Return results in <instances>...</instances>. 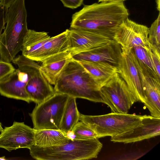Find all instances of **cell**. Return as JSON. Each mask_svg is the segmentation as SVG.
<instances>
[{
	"label": "cell",
	"mask_w": 160,
	"mask_h": 160,
	"mask_svg": "<svg viewBox=\"0 0 160 160\" xmlns=\"http://www.w3.org/2000/svg\"><path fill=\"white\" fill-rule=\"evenodd\" d=\"M129 13L123 2H103L85 5L73 14L70 28L85 30L114 40L115 34Z\"/></svg>",
	"instance_id": "obj_1"
},
{
	"label": "cell",
	"mask_w": 160,
	"mask_h": 160,
	"mask_svg": "<svg viewBox=\"0 0 160 160\" xmlns=\"http://www.w3.org/2000/svg\"><path fill=\"white\" fill-rule=\"evenodd\" d=\"M54 88L55 92L103 103L100 87L80 63L72 58L58 76Z\"/></svg>",
	"instance_id": "obj_2"
},
{
	"label": "cell",
	"mask_w": 160,
	"mask_h": 160,
	"mask_svg": "<svg viewBox=\"0 0 160 160\" xmlns=\"http://www.w3.org/2000/svg\"><path fill=\"white\" fill-rule=\"evenodd\" d=\"M25 0H15L8 9L7 24L0 38L1 60L10 62L21 51L28 29Z\"/></svg>",
	"instance_id": "obj_3"
},
{
	"label": "cell",
	"mask_w": 160,
	"mask_h": 160,
	"mask_svg": "<svg viewBox=\"0 0 160 160\" xmlns=\"http://www.w3.org/2000/svg\"><path fill=\"white\" fill-rule=\"evenodd\" d=\"M102 147L98 138L69 140L65 144L50 147L32 145V158L38 160H81L96 158Z\"/></svg>",
	"instance_id": "obj_4"
},
{
	"label": "cell",
	"mask_w": 160,
	"mask_h": 160,
	"mask_svg": "<svg viewBox=\"0 0 160 160\" xmlns=\"http://www.w3.org/2000/svg\"><path fill=\"white\" fill-rule=\"evenodd\" d=\"M144 115L112 112L100 115L80 114V120L88 125L98 138L116 136L139 125Z\"/></svg>",
	"instance_id": "obj_5"
},
{
	"label": "cell",
	"mask_w": 160,
	"mask_h": 160,
	"mask_svg": "<svg viewBox=\"0 0 160 160\" xmlns=\"http://www.w3.org/2000/svg\"><path fill=\"white\" fill-rule=\"evenodd\" d=\"M12 62L28 75L26 90L30 101L38 104L54 94V88L40 71V66L34 61L21 55L16 57Z\"/></svg>",
	"instance_id": "obj_6"
},
{
	"label": "cell",
	"mask_w": 160,
	"mask_h": 160,
	"mask_svg": "<svg viewBox=\"0 0 160 160\" xmlns=\"http://www.w3.org/2000/svg\"><path fill=\"white\" fill-rule=\"evenodd\" d=\"M69 96L55 92L35 107L30 114L35 129L60 130L64 110Z\"/></svg>",
	"instance_id": "obj_7"
},
{
	"label": "cell",
	"mask_w": 160,
	"mask_h": 160,
	"mask_svg": "<svg viewBox=\"0 0 160 160\" xmlns=\"http://www.w3.org/2000/svg\"><path fill=\"white\" fill-rule=\"evenodd\" d=\"M100 91L103 103L112 112L127 113L133 103L138 101L118 72L101 88Z\"/></svg>",
	"instance_id": "obj_8"
},
{
	"label": "cell",
	"mask_w": 160,
	"mask_h": 160,
	"mask_svg": "<svg viewBox=\"0 0 160 160\" xmlns=\"http://www.w3.org/2000/svg\"><path fill=\"white\" fill-rule=\"evenodd\" d=\"M149 28L127 18L117 31L114 40L121 46L122 52L128 54L134 47H141L149 51Z\"/></svg>",
	"instance_id": "obj_9"
},
{
	"label": "cell",
	"mask_w": 160,
	"mask_h": 160,
	"mask_svg": "<svg viewBox=\"0 0 160 160\" xmlns=\"http://www.w3.org/2000/svg\"><path fill=\"white\" fill-rule=\"evenodd\" d=\"M135 60L140 77L144 96L145 106L151 115L160 118V78L156 73Z\"/></svg>",
	"instance_id": "obj_10"
},
{
	"label": "cell",
	"mask_w": 160,
	"mask_h": 160,
	"mask_svg": "<svg viewBox=\"0 0 160 160\" xmlns=\"http://www.w3.org/2000/svg\"><path fill=\"white\" fill-rule=\"evenodd\" d=\"M35 130L23 122L15 121L0 133V148L9 152L19 148L29 149L34 144Z\"/></svg>",
	"instance_id": "obj_11"
},
{
	"label": "cell",
	"mask_w": 160,
	"mask_h": 160,
	"mask_svg": "<svg viewBox=\"0 0 160 160\" xmlns=\"http://www.w3.org/2000/svg\"><path fill=\"white\" fill-rule=\"evenodd\" d=\"M160 118L144 115L139 125L121 134L111 137L114 142L128 143L140 141L159 136Z\"/></svg>",
	"instance_id": "obj_12"
},
{
	"label": "cell",
	"mask_w": 160,
	"mask_h": 160,
	"mask_svg": "<svg viewBox=\"0 0 160 160\" xmlns=\"http://www.w3.org/2000/svg\"><path fill=\"white\" fill-rule=\"evenodd\" d=\"M117 68L118 73L138 101L144 103V96L133 49L128 54L122 52Z\"/></svg>",
	"instance_id": "obj_13"
},
{
	"label": "cell",
	"mask_w": 160,
	"mask_h": 160,
	"mask_svg": "<svg viewBox=\"0 0 160 160\" xmlns=\"http://www.w3.org/2000/svg\"><path fill=\"white\" fill-rule=\"evenodd\" d=\"M121 46L114 40L102 45L71 54L78 62H107L116 66L122 52Z\"/></svg>",
	"instance_id": "obj_14"
},
{
	"label": "cell",
	"mask_w": 160,
	"mask_h": 160,
	"mask_svg": "<svg viewBox=\"0 0 160 160\" xmlns=\"http://www.w3.org/2000/svg\"><path fill=\"white\" fill-rule=\"evenodd\" d=\"M28 76L18 68L0 81V94L6 97L30 101L26 90Z\"/></svg>",
	"instance_id": "obj_15"
},
{
	"label": "cell",
	"mask_w": 160,
	"mask_h": 160,
	"mask_svg": "<svg viewBox=\"0 0 160 160\" xmlns=\"http://www.w3.org/2000/svg\"><path fill=\"white\" fill-rule=\"evenodd\" d=\"M71 54L93 48L112 40L104 38L89 32L79 29H67Z\"/></svg>",
	"instance_id": "obj_16"
},
{
	"label": "cell",
	"mask_w": 160,
	"mask_h": 160,
	"mask_svg": "<svg viewBox=\"0 0 160 160\" xmlns=\"http://www.w3.org/2000/svg\"><path fill=\"white\" fill-rule=\"evenodd\" d=\"M70 42L67 30L50 38L38 50L31 58L42 62L45 59L57 54L69 51Z\"/></svg>",
	"instance_id": "obj_17"
},
{
	"label": "cell",
	"mask_w": 160,
	"mask_h": 160,
	"mask_svg": "<svg viewBox=\"0 0 160 160\" xmlns=\"http://www.w3.org/2000/svg\"><path fill=\"white\" fill-rule=\"evenodd\" d=\"M71 58L69 51L57 54L42 61L40 69L49 82L54 85L63 68Z\"/></svg>",
	"instance_id": "obj_18"
},
{
	"label": "cell",
	"mask_w": 160,
	"mask_h": 160,
	"mask_svg": "<svg viewBox=\"0 0 160 160\" xmlns=\"http://www.w3.org/2000/svg\"><path fill=\"white\" fill-rule=\"evenodd\" d=\"M100 88L116 72L117 67L107 62H78Z\"/></svg>",
	"instance_id": "obj_19"
},
{
	"label": "cell",
	"mask_w": 160,
	"mask_h": 160,
	"mask_svg": "<svg viewBox=\"0 0 160 160\" xmlns=\"http://www.w3.org/2000/svg\"><path fill=\"white\" fill-rule=\"evenodd\" d=\"M66 134L60 130L35 129L34 145L47 147L62 145L69 141Z\"/></svg>",
	"instance_id": "obj_20"
},
{
	"label": "cell",
	"mask_w": 160,
	"mask_h": 160,
	"mask_svg": "<svg viewBox=\"0 0 160 160\" xmlns=\"http://www.w3.org/2000/svg\"><path fill=\"white\" fill-rule=\"evenodd\" d=\"M50 38L47 32L28 29L23 40L22 55L30 59Z\"/></svg>",
	"instance_id": "obj_21"
},
{
	"label": "cell",
	"mask_w": 160,
	"mask_h": 160,
	"mask_svg": "<svg viewBox=\"0 0 160 160\" xmlns=\"http://www.w3.org/2000/svg\"><path fill=\"white\" fill-rule=\"evenodd\" d=\"M80 114L77 108L76 98L69 96L63 112L60 130L66 133L72 130L80 120Z\"/></svg>",
	"instance_id": "obj_22"
},
{
	"label": "cell",
	"mask_w": 160,
	"mask_h": 160,
	"mask_svg": "<svg viewBox=\"0 0 160 160\" xmlns=\"http://www.w3.org/2000/svg\"><path fill=\"white\" fill-rule=\"evenodd\" d=\"M148 39L150 44L160 51V13L149 28Z\"/></svg>",
	"instance_id": "obj_23"
},
{
	"label": "cell",
	"mask_w": 160,
	"mask_h": 160,
	"mask_svg": "<svg viewBox=\"0 0 160 160\" xmlns=\"http://www.w3.org/2000/svg\"><path fill=\"white\" fill-rule=\"evenodd\" d=\"M72 130L76 135L77 139L98 138L95 132L88 125L81 121H79L76 124Z\"/></svg>",
	"instance_id": "obj_24"
},
{
	"label": "cell",
	"mask_w": 160,
	"mask_h": 160,
	"mask_svg": "<svg viewBox=\"0 0 160 160\" xmlns=\"http://www.w3.org/2000/svg\"><path fill=\"white\" fill-rule=\"evenodd\" d=\"M133 50L138 61L142 65L155 72L149 50L147 51L139 46H135Z\"/></svg>",
	"instance_id": "obj_25"
},
{
	"label": "cell",
	"mask_w": 160,
	"mask_h": 160,
	"mask_svg": "<svg viewBox=\"0 0 160 160\" xmlns=\"http://www.w3.org/2000/svg\"><path fill=\"white\" fill-rule=\"evenodd\" d=\"M149 52L155 72L158 77L160 78V51L150 44Z\"/></svg>",
	"instance_id": "obj_26"
},
{
	"label": "cell",
	"mask_w": 160,
	"mask_h": 160,
	"mask_svg": "<svg viewBox=\"0 0 160 160\" xmlns=\"http://www.w3.org/2000/svg\"><path fill=\"white\" fill-rule=\"evenodd\" d=\"M15 69L10 62L0 60V81L9 75Z\"/></svg>",
	"instance_id": "obj_27"
},
{
	"label": "cell",
	"mask_w": 160,
	"mask_h": 160,
	"mask_svg": "<svg viewBox=\"0 0 160 160\" xmlns=\"http://www.w3.org/2000/svg\"><path fill=\"white\" fill-rule=\"evenodd\" d=\"M8 8L0 3V38L7 23Z\"/></svg>",
	"instance_id": "obj_28"
},
{
	"label": "cell",
	"mask_w": 160,
	"mask_h": 160,
	"mask_svg": "<svg viewBox=\"0 0 160 160\" xmlns=\"http://www.w3.org/2000/svg\"><path fill=\"white\" fill-rule=\"evenodd\" d=\"M64 6L67 8L75 9L80 6L83 0H60Z\"/></svg>",
	"instance_id": "obj_29"
},
{
	"label": "cell",
	"mask_w": 160,
	"mask_h": 160,
	"mask_svg": "<svg viewBox=\"0 0 160 160\" xmlns=\"http://www.w3.org/2000/svg\"><path fill=\"white\" fill-rule=\"evenodd\" d=\"M15 0H0V3L8 7Z\"/></svg>",
	"instance_id": "obj_30"
},
{
	"label": "cell",
	"mask_w": 160,
	"mask_h": 160,
	"mask_svg": "<svg viewBox=\"0 0 160 160\" xmlns=\"http://www.w3.org/2000/svg\"><path fill=\"white\" fill-rule=\"evenodd\" d=\"M127 0H98V2H113L117 1L120 2H123Z\"/></svg>",
	"instance_id": "obj_31"
},
{
	"label": "cell",
	"mask_w": 160,
	"mask_h": 160,
	"mask_svg": "<svg viewBox=\"0 0 160 160\" xmlns=\"http://www.w3.org/2000/svg\"><path fill=\"white\" fill-rule=\"evenodd\" d=\"M156 4H157V8L159 12H160V0H156Z\"/></svg>",
	"instance_id": "obj_32"
},
{
	"label": "cell",
	"mask_w": 160,
	"mask_h": 160,
	"mask_svg": "<svg viewBox=\"0 0 160 160\" xmlns=\"http://www.w3.org/2000/svg\"><path fill=\"white\" fill-rule=\"evenodd\" d=\"M3 129V128H2V124L1 123V122H0V133L2 132Z\"/></svg>",
	"instance_id": "obj_33"
},
{
	"label": "cell",
	"mask_w": 160,
	"mask_h": 160,
	"mask_svg": "<svg viewBox=\"0 0 160 160\" xmlns=\"http://www.w3.org/2000/svg\"></svg>",
	"instance_id": "obj_34"
}]
</instances>
